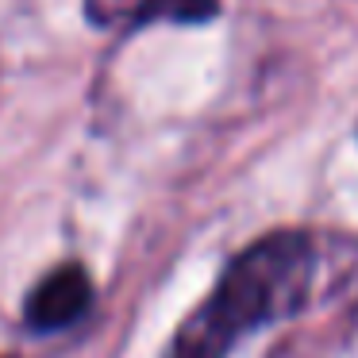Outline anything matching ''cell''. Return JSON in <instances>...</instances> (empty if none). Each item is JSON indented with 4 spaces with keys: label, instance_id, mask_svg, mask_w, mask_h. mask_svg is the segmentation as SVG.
<instances>
[{
    "label": "cell",
    "instance_id": "6da1fadb",
    "mask_svg": "<svg viewBox=\"0 0 358 358\" xmlns=\"http://www.w3.org/2000/svg\"><path fill=\"white\" fill-rule=\"evenodd\" d=\"M316 250L301 231H273L227 262L212 296L178 327L166 358H224L255 327L285 320L308 301Z\"/></svg>",
    "mask_w": 358,
    "mask_h": 358
},
{
    "label": "cell",
    "instance_id": "7a4b0ae2",
    "mask_svg": "<svg viewBox=\"0 0 358 358\" xmlns=\"http://www.w3.org/2000/svg\"><path fill=\"white\" fill-rule=\"evenodd\" d=\"M93 304V281L81 266H58L50 270L39 285L27 293L24 320L35 331H62V327L78 324Z\"/></svg>",
    "mask_w": 358,
    "mask_h": 358
},
{
    "label": "cell",
    "instance_id": "3957f363",
    "mask_svg": "<svg viewBox=\"0 0 358 358\" xmlns=\"http://www.w3.org/2000/svg\"><path fill=\"white\" fill-rule=\"evenodd\" d=\"M220 12V0H85L89 24L104 31H131L147 24H204Z\"/></svg>",
    "mask_w": 358,
    "mask_h": 358
}]
</instances>
